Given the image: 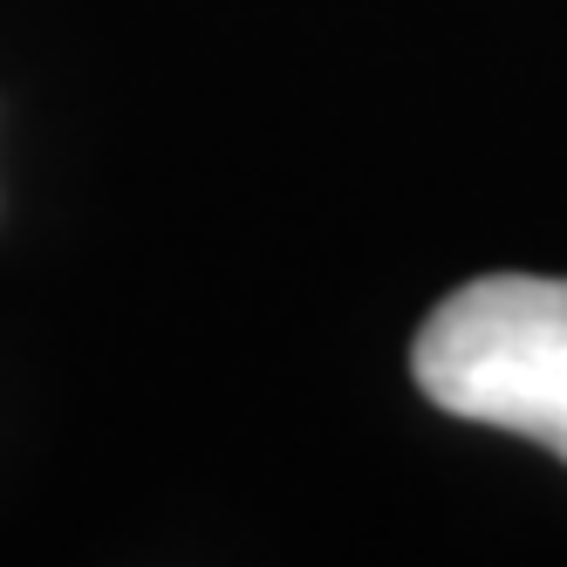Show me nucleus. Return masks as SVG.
Here are the masks:
<instances>
[{"mask_svg":"<svg viewBox=\"0 0 567 567\" xmlns=\"http://www.w3.org/2000/svg\"><path fill=\"white\" fill-rule=\"evenodd\" d=\"M411 370L437 411L534 437L567 465V280L554 274L465 280L417 329Z\"/></svg>","mask_w":567,"mask_h":567,"instance_id":"1","label":"nucleus"}]
</instances>
